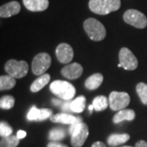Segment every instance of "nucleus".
I'll return each mask as SVG.
<instances>
[{
	"instance_id": "nucleus-16",
	"label": "nucleus",
	"mask_w": 147,
	"mask_h": 147,
	"mask_svg": "<svg viewBox=\"0 0 147 147\" xmlns=\"http://www.w3.org/2000/svg\"><path fill=\"white\" fill-rule=\"evenodd\" d=\"M103 82V75L96 73L91 75L85 81V87L88 90H95L98 88Z\"/></svg>"
},
{
	"instance_id": "nucleus-26",
	"label": "nucleus",
	"mask_w": 147,
	"mask_h": 147,
	"mask_svg": "<svg viewBox=\"0 0 147 147\" xmlns=\"http://www.w3.org/2000/svg\"><path fill=\"white\" fill-rule=\"evenodd\" d=\"M15 105V98L12 96H3L0 99V107L3 110H10Z\"/></svg>"
},
{
	"instance_id": "nucleus-17",
	"label": "nucleus",
	"mask_w": 147,
	"mask_h": 147,
	"mask_svg": "<svg viewBox=\"0 0 147 147\" xmlns=\"http://www.w3.org/2000/svg\"><path fill=\"white\" fill-rule=\"evenodd\" d=\"M50 79H51V76L48 74H43L42 75H40L38 79L33 82V84L30 86V91L33 92H39L42 88H44L49 83Z\"/></svg>"
},
{
	"instance_id": "nucleus-29",
	"label": "nucleus",
	"mask_w": 147,
	"mask_h": 147,
	"mask_svg": "<svg viewBox=\"0 0 147 147\" xmlns=\"http://www.w3.org/2000/svg\"><path fill=\"white\" fill-rule=\"evenodd\" d=\"M47 147H68L67 146L64 145V144H61L60 142H49L47 144Z\"/></svg>"
},
{
	"instance_id": "nucleus-25",
	"label": "nucleus",
	"mask_w": 147,
	"mask_h": 147,
	"mask_svg": "<svg viewBox=\"0 0 147 147\" xmlns=\"http://www.w3.org/2000/svg\"><path fill=\"white\" fill-rule=\"evenodd\" d=\"M136 90L142 103L147 105V84L145 83H139L137 85Z\"/></svg>"
},
{
	"instance_id": "nucleus-3",
	"label": "nucleus",
	"mask_w": 147,
	"mask_h": 147,
	"mask_svg": "<svg viewBox=\"0 0 147 147\" xmlns=\"http://www.w3.org/2000/svg\"><path fill=\"white\" fill-rule=\"evenodd\" d=\"M50 90L53 94L64 100H70L76 93L75 88L73 85L63 80L53 81L50 84Z\"/></svg>"
},
{
	"instance_id": "nucleus-7",
	"label": "nucleus",
	"mask_w": 147,
	"mask_h": 147,
	"mask_svg": "<svg viewBox=\"0 0 147 147\" xmlns=\"http://www.w3.org/2000/svg\"><path fill=\"white\" fill-rule=\"evenodd\" d=\"M52 58L46 53H38L32 61V71L35 75H42L49 69Z\"/></svg>"
},
{
	"instance_id": "nucleus-27",
	"label": "nucleus",
	"mask_w": 147,
	"mask_h": 147,
	"mask_svg": "<svg viewBox=\"0 0 147 147\" xmlns=\"http://www.w3.org/2000/svg\"><path fill=\"white\" fill-rule=\"evenodd\" d=\"M12 128L10 125H8L6 122L0 123V135L2 137H6L11 136Z\"/></svg>"
},
{
	"instance_id": "nucleus-19",
	"label": "nucleus",
	"mask_w": 147,
	"mask_h": 147,
	"mask_svg": "<svg viewBox=\"0 0 147 147\" xmlns=\"http://www.w3.org/2000/svg\"><path fill=\"white\" fill-rule=\"evenodd\" d=\"M130 139V136L127 133L123 134H112L107 139L108 145L110 146H117L123 144Z\"/></svg>"
},
{
	"instance_id": "nucleus-34",
	"label": "nucleus",
	"mask_w": 147,
	"mask_h": 147,
	"mask_svg": "<svg viewBox=\"0 0 147 147\" xmlns=\"http://www.w3.org/2000/svg\"><path fill=\"white\" fill-rule=\"evenodd\" d=\"M94 109V106H93V105L92 104L91 105H89V107H88V110H89L90 111V114H92V110Z\"/></svg>"
},
{
	"instance_id": "nucleus-6",
	"label": "nucleus",
	"mask_w": 147,
	"mask_h": 147,
	"mask_svg": "<svg viewBox=\"0 0 147 147\" xmlns=\"http://www.w3.org/2000/svg\"><path fill=\"white\" fill-rule=\"evenodd\" d=\"M123 17L127 24L136 28L144 29L147 26V17L140 11L136 9L127 10Z\"/></svg>"
},
{
	"instance_id": "nucleus-22",
	"label": "nucleus",
	"mask_w": 147,
	"mask_h": 147,
	"mask_svg": "<svg viewBox=\"0 0 147 147\" xmlns=\"http://www.w3.org/2000/svg\"><path fill=\"white\" fill-rule=\"evenodd\" d=\"M92 105L96 111H103L108 107V105H110V103L107 97H105V96H98L94 98Z\"/></svg>"
},
{
	"instance_id": "nucleus-14",
	"label": "nucleus",
	"mask_w": 147,
	"mask_h": 147,
	"mask_svg": "<svg viewBox=\"0 0 147 147\" xmlns=\"http://www.w3.org/2000/svg\"><path fill=\"white\" fill-rule=\"evenodd\" d=\"M23 4L29 11H42L49 6L48 0H23Z\"/></svg>"
},
{
	"instance_id": "nucleus-9",
	"label": "nucleus",
	"mask_w": 147,
	"mask_h": 147,
	"mask_svg": "<svg viewBox=\"0 0 147 147\" xmlns=\"http://www.w3.org/2000/svg\"><path fill=\"white\" fill-rule=\"evenodd\" d=\"M119 59L121 67L126 70H134L138 66L137 59L134 56V54L131 53V50L127 47L121 48L119 54Z\"/></svg>"
},
{
	"instance_id": "nucleus-32",
	"label": "nucleus",
	"mask_w": 147,
	"mask_h": 147,
	"mask_svg": "<svg viewBox=\"0 0 147 147\" xmlns=\"http://www.w3.org/2000/svg\"><path fill=\"white\" fill-rule=\"evenodd\" d=\"M135 147H147V142L145 141H139L136 143Z\"/></svg>"
},
{
	"instance_id": "nucleus-5",
	"label": "nucleus",
	"mask_w": 147,
	"mask_h": 147,
	"mask_svg": "<svg viewBox=\"0 0 147 147\" xmlns=\"http://www.w3.org/2000/svg\"><path fill=\"white\" fill-rule=\"evenodd\" d=\"M5 70L8 75L15 79H21L28 73L29 65L25 61H16L14 59L9 60L5 64Z\"/></svg>"
},
{
	"instance_id": "nucleus-23",
	"label": "nucleus",
	"mask_w": 147,
	"mask_h": 147,
	"mask_svg": "<svg viewBox=\"0 0 147 147\" xmlns=\"http://www.w3.org/2000/svg\"><path fill=\"white\" fill-rule=\"evenodd\" d=\"M19 138L16 136L2 137L0 147H16L19 145Z\"/></svg>"
},
{
	"instance_id": "nucleus-8",
	"label": "nucleus",
	"mask_w": 147,
	"mask_h": 147,
	"mask_svg": "<svg viewBox=\"0 0 147 147\" xmlns=\"http://www.w3.org/2000/svg\"><path fill=\"white\" fill-rule=\"evenodd\" d=\"M110 107L112 110H121L126 108L130 103V96L123 92H112L109 96Z\"/></svg>"
},
{
	"instance_id": "nucleus-13",
	"label": "nucleus",
	"mask_w": 147,
	"mask_h": 147,
	"mask_svg": "<svg viewBox=\"0 0 147 147\" xmlns=\"http://www.w3.org/2000/svg\"><path fill=\"white\" fill-rule=\"evenodd\" d=\"M21 11V4L16 1H11L0 7V16L2 18H7L17 15Z\"/></svg>"
},
{
	"instance_id": "nucleus-28",
	"label": "nucleus",
	"mask_w": 147,
	"mask_h": 147,
	"mask_svg": "<svg viewBox=\"0 0 147 147\" xmlns=\"http://www.w3.org/2000/svg\"><path fill=\"white\" fill-rule=\"evenodd\" d=\"M70 104H71V101H69L68 100L67 102H65L63 105L61 106L64 112H69V111H71Z\"/></svg>"
},
{
	"instance_id": "nucleus-12",
	"label": "nucleus",
	"mask_w": 147,
	"mask_h": 147,
	"mask_svg": "<svg viewBox=\"0 0 147 147\" xmlns=\"http://www.w3.org/2000/svg\"><path fill=\"white\" fill-rule=\"evenodd\" d=\"M84 69L79 63H72L65 65L61 69V74L69 79H79L82 75Z\"/></svg>"
},
{
	"instance_id": "nucleus-21",
	"label": "nucleus",
	"mask_w": 147,
	"mask_h": 147,
	"mask_svg": "<svg viewBox=\"0 0 147 147\" xmlns=\"http://www.w3.org/2000/svg\"><path fill=\"white\" fill-rule=\"evenodd\" d=\"M16 85V79L10 75H2L0 77V90H9Z\"/></svg>"
},
{
	"instance_id": "nucleus-31",
	"label": "nucleus",
	"mask_w": 147,
	"mask_h": 147,
	"mask_svg": "<svg viewBox=\"0 0 147 147\" xmlns=\"http://www.w3.org/2000/svg\"><path fill=\"white\" fill-rule=\"evenodd\" d=\"M52 102H53V104L54 105H57V106H61V105H63L64 103L62 102V100H58V99H53L52 100Z\"/></svg>"
},
{
	"instance_id": "nucleus-20",
	"label": "nucleus",
	"mask_w": 147,
	"mask_h": 147,
	"mask_svg": "<svg viewBox=\"0 0 147 147\" xmlns=\"http://www.w3.org/2000/svg\"><path fill=\"white\" fill-rule=\"evenodd\" d=\"M86 105V98L84 96H79L76 99L71 101L70 108L72 112L75 113H82L85 109Z\"/></svg>"
},
{
	"instance_id": "nucleus-2",
	"label": "nucleus",
	"mask_w": 147,
	"mask_h": 147,
	"mask_svg": "<svg viewBox=\"0 0 147 147\" xmlns=\"http://www.w3.org/2000/svg\"><path fill=\"white\" fill-rule=\"evenodd\" d=\"M90 10L98 15H107L119 10L121 7L120 0H90Z\"/></svg>"
},
{
	"instance_id": "nucleus-10",
	"label": "nucleus",
	"mask_w": 147,
	"mask_h": 147,
	"mask_svg": "<svg viewBox=\"0 0 147 147\" xmlns=\"http://www.w3.org/2000/svg\"><path fill=\"white\" fill-rule=\"evenodd\" d=\"M56 56L61 63L69 64L74 57L73 48L67 43H61L56 49Z\"/></svg>"
},
{
	"instance_id": "nucleus-30",
	"label": "nucleus",
	"mask_w": 147,
	"mask_h": 147,
	"mask_svg": "<svg viewBox=\"0 0 147 147\" xmlns=\"http://www.w3.org/2000/svg\"><path fill=\"white\" fill-rule=\"evenodd\" d=\"M16 137H18L19 139H23L26 137V132L23 130H19L17 131V134H16Z\"/></svg>"
},
{
	"instance_id": "nucleus-15",
	"label": "nucleus",
	"mask_w": 147,
	"mask_h": 147,
	"mask_svg": "<svg viewBox=\"0 0 147 147\" xmlns=\"http://www.w3.org/2000/svg\"><path fill=\"white\" fill-rule=\"evenodd\" d=\"M78 117H74L67 113H60L57 114L55 115H53L50 119L53 123H63V124H73L77 121Z\"/></svg>"
},
{
	"instance_id": "nucleus-24",
	"label": "nucleus",
	"mask_w": 147,
	"mask_h": 147,
	"mask_svg": "<svg viewBox=\"0 0 147 147\" xmlns=\"http://www.w3.org/2000/svg\"><path fill=\"white\" fill-rule=\"evenodd\" d=\"M65 137V132L64 131V129L58 128V127L52 129L48 134V139L53 142L61 141Z\"/></svg>"
},
{
	"instance_id": "nucleus-35",
	"label": "nucleus",
	"mask_w": 147,
	"mask_h": 147,
	"mask_svg": "<svg viewBox=\"0 0 147 147\" xmlns=\"http://www.w3.org/2000/svg\"><path fill=\"white\" fill-rule=\"evenodd\" d=\"M122 147H132V146H122Z\"/></svg>"
},
{
	"instance_id": "nucleus-4",
	"label": "nucleus",
	"mask_w": 147,
	"mask_h": 147,
	"mask_svg": "<svg viewBox=\"0 0 147 147\" xmlns=\"http://www.w3.org/2000/svg\"><path fill=\"white\" fill-rule=\"evenodd\" d=\"M84 28L88 36L93 41H101L105 38L106 30L103 24L95 18H88L84 23Z\"/></svg>"
},
{
	"instance_id": "nucleus-11",
	"label": "nucleus",
	"mask_w": 147,
	"mask_h": 147,
	"mask_svg": "<svg viewBox=\"0 0 147 147\" xmlns=\"http://www.w3.org/2000/svg\"><path fill=\"white\" fill-rule=\"evenodd\" d=\"M53 116V110L50 109H38L36 106H32L30 110L27 119L30 121H42Z\"/></svg>"
},
{
	"instance_id": "nucleus-33",
	"label": "nucleus",
	"mask_w": 147,
	"mask_h": 147,
	"mask_svg": "<svg viewBox=\"0 0 147 147\" xmlns=\"http://www.w3.org/2000/svg\"><path fill=\"white\" fill-rule=\"evenodd\" d=\"M92 147H106V146H105L103 142H94V143L92 144Z\"/></svg>"
},
{
	"instance_id": "nucleus-1",
	"label": "nucleus",
	"mask_w": 147,
	"mask_h": 147,
	"mask_svg": "<svg viewBox=\"0 0 147 147\" xmlns=\"http://www.w3.org/2000/svg\"><path fill=\"white\" fill-rule=\"evenodd\" d=\"M69 133L71 135V145L73 147H82L89 135L88 127L83 123L80 117H78L77 121L71 124L69 128Z\"/></svg>"
},
{
	"instance_id": "nucleus-18",
	"label": "nucleus",
	"mask_w": 147,
	"mask_h": 147,
	"mask_svg": "<svg viewBox=\"0 0 147 147\" xmlns=\"http://www.w3.org/2000/svg\"><path fill=\"white\" fill-rule=\"evenodd\" d=\"M136 114L134 112V110H119L115 115L113 118V122L115 123H119L121 122L124 120L131 121L135 119Z\"/></svg>"
}]
</instances>
